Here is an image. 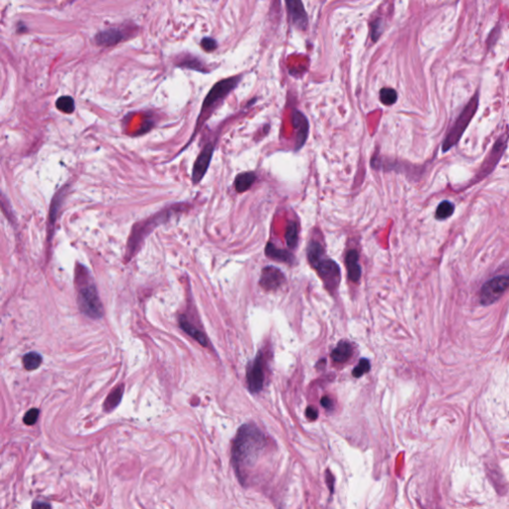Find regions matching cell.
Segmentation results:
<instances>
[{
  "label": "cell",
  "instance_id": "cell-1",
  "mask_svg": "<svg viewBox=\"0 0 509 509\" xmlns=\"http://www.w3.org/2000/svg\"><path fill=\"white\" fill-rule=\"evenodd\" d=\"M265 447L267 437L255 425H244L239 429L232 448V461L242 483H245L248 470L256 463Z\"/></svg>",
  "mask_w": 509,
  "mask_h": 509
},
{
  "label": "cell",
  "instance_id": "cell-2",
  "mask_svg": "<svg viewBox=\"0 0 509 509\" xmlns=\"http://www.w3.org/2000/svg\"><path fill=\"white\" fill-rule=\"evenodd\" d=\"M84 268L78 267L76 273L77 284L79 285L78 291V301L81 311L92 318H100L103 316V304L97 292V287L94 282L88 281L87 270L83 274Z\"/></svg>",
  "mask_w": 509,
  "mask_h": 509
},
{
  "label": "cell",
  "instance_id": "cell-3",
  "mask_svg": "<svg viewBox=\"0 0 509 509\" xmlns=\"http://www.w3.org/2000/svg\"><path fill=\"white\" fill-rule=\"evenodd\" d=\"M478 100H479L478 93H476L471 99V101L468 103V105H466V107L457 118L456 123L448 132L445 141L442 142V147H441L442 151H448L453 146H455L460 140L469 123H471L472 119L475 115V112L478 107Z\"/></svg>",
  "mask_w": 509,
  "mask_h": 509
},
{
  "label": "cell",
  "instance_id": "cell-4",
  "mask_svg": "<svg viewBox=\"0 0 509 509\" xmlns=\"http://www.w3.org/2000/svg\"><path fill=\"white\" fill-rule=\"evenodd\" d=\"M239 82H240L239 77H233V78L222 80L213 86L210 92L207 94L205 100L203 101V105L201 107V113L198 117L196 127H198V125H200V123L203 122L205 114L208 113L211 108L216 105L219 101L223 100L228 94H230L234 88H236L237 85L239 84Z\"/></svg>",
  "mask_w": 509,
  "mask_h": 509
},
{
  "label": "cell",
  "instance_id": "cell-5",
  "mask_svg": "<svg viewBox=\"0 0 509 509\" xmlns=\"http://www.w3.org/2000/svg\"><path fill=\"white\" fill-rule=\"evenodd\" d=\"M509 289L508 276L496 277L485 282L480 292V302L483 305H490L500 299Z\"/></svg>",
  "mask_w": 509,
  "mask_h": 509
},
{
  "label": "cell",
  "instance_id": "cell-6",
  "mask_svg": "<svg viewBox=\"0 0 509 509\" xmlns=\"http://www.w3.org/2000/svg\"><path fill=\"white\" fill-rule=\"evenodd\" d=\"M264 382V360L262 352H259L256 358L248 364L247 383L249 390L256 394L262 391Z\"/></svg>",
  "mask_w": 509,
  "mask_h": 509
},
{
  "label": "cell",
  "instance_id": "cell-7",
  "mask_svg": "<svg viewBox=\"0 0 509 509\" xmlns=\"http://www.w3.org/2000/svg\"><path fill=\"white\" fill-rule=\"evenodd\" d=\"M317 271L319 277L324 282L325 287L329 292H334L340 281V269L339 265L331 259L323 258L319 263L314 267Z\"/></svg>",
  "mask_w": 509,
  "mask_h": 509
},
{
  "label": "cell",
  "instance_id": "cell-8",
  "mask_svg": "<svg viewBox=\"0 0 509 509\" xmlns=\"http://www.w3.org/2000/svg\"><path fill=\"white\" fill-rule=\"evenodd\" d=\"M507 140H508V136L507 135H503L502 137H500L497 141L495 142L493 148H492V152L489 154L488 158L485 159L484 163L482 164L479 172L476 174V179L479 180L485 176L489 175L492 170L494 169V166L496 165V163L498 162L499 158H501V156L503 154V151L506 147V142H507Z\"/></svg>",
  "mask_w": 509,
  "mask_h": 509
},
{
  "label": "cell",
  "instance_id": "cell-9",
  "mask_svg": "<svg viewBox=\"0 0 509 509\" xmlns=\"http://www.w3.org/2000/svg\"><path fill=\"white\" fill-rule=\"evenodd\" d=\"M213 153H214V145L212 143H208L198 156L192 169V181L194 184L200 182L206 174L208 167L210 165Z\"/></svg>",
  "mask_w": 509,
  "mask_h": 509
},
{
  "label": "cell",
  "instance_id": "cell-10",
  "mask_svg": "<svg viewBox=\"0 0 509 509\" xmlns=\"http://www.w3.org/2000/svg\"><path fill=\"white\" fill-rule=\"evenodd\" d=\"M285 279L281 271L273 265L263 268L260 278V285L264 291H277L284 283Z\"/></svg>",
  "mask_w": 509,
  "mask_h": 509
},
{
  "label": "cell",
  "instance_id": "cell-11",
  "mask_svg": "<svg viewBox=\"0 0 509 509\" xmlns=\"http://www.w3.org/2000/svg\"><path fill=\"white\" fill-rule=\"evenodd\" d=\"M285 4L292 22L301 30L306 29L308 19L303 4L297 0H287Z\"/></svg>",
  "mask_w": 509,
  "mask_h": 509
},
{
  "label": "cell",
  "instance_id": "cell-12",
  "mask_svg": "<svg viewBox=\"0 0 509 509\" xmlns=\"http://www.w3.org/2000/svg\"><path fill=\"white\" fill-rule=\"evenodd\" d=\"M293 124L295 126V129L297 130L298 140L296 142V150H298L307 140L309 125L305 116L299 110H295V113L293 114Z\"/></svg>",
  "mask_w": 509,
  "mask_h": 509
},
{
  "label": "cell",
  "instance_id": "cell-13",
  "mask_svg": "<svg viewBox=\"0 0 509 509\" xmlns=\"http://www.w3.org/2000/svg\"><path fill=\"white\" fill-rule=\"evenodd\" d=\"M95 39L98 45L108 47L118 44L124 39V33L120 28H110L98 33Z\"/></svg>",
  "mask_w": 509,
  "mask_h": 509
},
{
  "label": "cell",
  "instance_id": "cell-14",
  "mask_svg": "<svg viewBox=\"0 0 509 509\" xmlns=\"http://www.w3.org/2000/svg\"><path fill=\"white\" fill-rule=\"evenodd\" d=\"M345 263L347 264L348 277L352 281L357 282L361 278V267L359 264V255L357 251L350 250L347 252L345 257Z\"/></svg>",
  "mask_w": 509,
  "mask_h": 509
},
{
  "label": "cell",
  "instance_id": "cell-15",
  "mask_svg": "<svg viewBox=\"0 0 509 509\" xmlns=\"http://www.w3.org/2000/svg\"><path fill=\"white\" fill-rule=\"evenodd\" d=\"M179 324H180V327L188 334L190 335L191 337H193L195 340H197L201 345L203 346H207L208 345V341H207V337L205 336V334H203L202 331H200L195 325H193L185 316H181L179 317Z\"/></svg>",
  "mask_w": 509,
  "mask_h": 509
},
{
  "label": "cell",
  "instance_id": "cell-16",
  "mask_svg": "<svg viewBox=\"0 0 509 509\" xmlns=\"http://www.w3.org/2000/svg\"><path fill=\"white\" fill-rule=\"evenodd\" d=\"M265 255L272 260H276L282 263H293L295 262V256L285 250L279 249L272 243H269L265 246Z\"/></svg>",
  "mask_w": 509,
  "mask_h": 509
},
{
  "label": "cell",
  "instance_id": "cell-17",
  "mask_svg": "<svg viewBox=\"0 0 509 509\" xmlns=\"http://www.w3.org/2000/svg\"><path fill=\"white\" fill-rule=\"evenodd\" d=\"M352 352L353 348L351 344L347 341L342 340L337 344V346L331 352V358L336 363H344L349 360V358L352 356Z\"/></svg>",
  "mask_w": 509,
  "mask_h": 509
},
{
  "label": "cell",
  "instance_id": "cell-18",
  "mask_svg": "<svg viewBox=\"0 0 509 509\" xmlns=\"http://www.w3.org/2000/svg\"><path fill=\"white\" fill-rule=\"evenodd\" d=\"M255 181H256V175L254 172L241 173L235 179V188L239 193L245 192L253 185Z\"/></svg>",
  "mask_w": 509,
  "mask_h": 509
},
{
  "label": "cell",
  "instance_id": "cell-19",
  "mask_svg": "<svg viewBox=\"0 0 509 509\" xmlns=\"http://www.w3.org/2000/svg\"><path fill=\"white\" fill-rule=\"evenodd\" d=\"M123 389H124L123 385H120V386L115 388L109 393V395L105 399V404H104V409H105L106 412L113 411L115 408H117L119 406V404L121 403L122 398H123Z\"/></svg>",
  "mask_w": 509,
  "mask_h": 509
},
{
  "label": "cell",
  "instance_id": "cell-20",
  "mask_svg": "<svg viewBox=\"0 0 509 509\" xmlns=\"http://www.w3.org/2000/svg\"><path fill=\"white\" fill-rule=\"evenodd\" d=\"M307 258L311 264L315 267L324 258V251L322 246L317 242H311L307 247Z\"/></svg>",
  "mask_w": 509,
  "mask_h": 509
},
{
  "label": "cell",
  "instance_id": "cell-21",
  "mask_svg": "<svg viewBox=\"0 0 509 509\" xmlns=\"http://www.w3.org/2000/svg\"><path fill=\"white\" fill-rule=\"evenodd\" d=\"M42 356L37 352H28L23 357V365L26 370L32 371L41 365Z\"/></svg>",
  "mask_w": 509,
  "mask_h": 509
},
{
  "label": "cell",
  "instance_id": "cell-22",
  "mask_svg": "<svg viewBox=\"0 0 509 509\" xmlns=\"http://www.w3.org/2000/svg\"><path fill=\"white\" fill-rule=\"evenodd\" d=\"M56 106L62 113L72 114L75 110V101L70 96H63L56 101Z\"/></svg>",
  "mask_w": 509,
  "mask_h": 509
},
{
  "label": "cell",
  "instance_id": "cell-23",
  "mask_svg": "<svg viewBox=\"0 0 509 509\" xmlns=\"http://www.w3.org/2000/svg\"><path fill=\"white\" fill-rule=\"evenodd\" d=\"M455 211V206L450 201H442L436 211V218L438 220H445L450 218Z\"/></svg>",
  "mask_w": 509,
  "mask_h": 509
},
{
  "label": "cell",
  "instance_id": "cell-24",
  "mask_svg": "<svg viewBox=\"0 0 509 509\" xmlns=\"http://www.w3.org/2000/svg\"><path fill=\"white\" fill-rule=\"evenodd\" d=\"M298 227L295 222H291L287 225L286 233H285V240L286 244L291 249H295L298 245Z\"/></svg>",
  "mask_w": 509,
  "mask_h": 509
},
{
  "label": "cell",
  "instance_id": "cell-25",
  "mask_svg": "<svg viewBox=\"0 0 509 509\" xmlns=\"http://www.w3.org/2000/svg\"><path fill=\"white\" fill-rule=\"evenodd\" d=\"M398 99L397 92L394 88H384L380 91V101L385 105H391L396 103Z\"/></svg>",
  "mask_w": 509,
  "mask_h": 509
},
{
  "label": "cell",
  "instance_id": "cell-26",
  "mask_svg": "<svg viewBox=\"0 0 509 509\" xmlns=\"http://www.w3.org/2000/svg\"><path fill=\"white\" fill-rule=\"evenodd\" d=\"M370 362H369L368 359L366 358H362L359 360V363L358 365L353 369L352 371V375L355 377V378H359L361 376H363L364 374L368 373L370 371Z\"/></svg>",
  "mask_w": 509,
  "mask_h": 509
},
{
  "label": "cell",
  "instance_id": "cell-27",
  "mask_svg": "<svg viewBox=\"0 0 509 509\" xmlns=\"http://www.w3.org/2000/svg\"><path fill=\"white\" fill-rule=\"evenodd\" d=\"M371 28H372V39H373V41H376L383 31V28H384L383 20L381 18L376 19L374 22H372Z\"/></svg>",
  "mask_w": 509,
  "mask_h": 509
},
{
  "label": "cell",
  "instance_id": "cell-28",
  "mask_svg": "<svg viewBox=\"0 0 509 509\" xmlns=\"http://www.w3.org/2000/svg\"><path fill=\"white\" fill-rule=\"evenodd\" d=\"M39 414H40V412H39V410H38V409H36V408H33V409L29 410V411L25 414V416H24V418H23V422H24V424H25V425H27V426H32V425H34L36 422H37V420H38Z\"/></svg>",
  "mask_w": 509,
  "mask_h": 509
},
{
  "label": "cell",
  "instance_id": "cell-29",
  "mask_svg": "<svg viewBox=\"0 0 509 509\" xmlns=\"http://www.w3.org/2000/svg\"><path fill=\"white\" fill-rule=\"evenodd\" d=\"M182 67H185V68H188V69H192V70L197 71H204V69L202 68V64L197 60V59H194V58H191L189 60H186L184 62L181 63Z\"/></svg>",
  "mask_w": 509,
  "mask_h": 509
},
{
  "label": "cell",
  "instance_id": "cell-30",
  "mask_svg": "<svg viewBox=\"0 0 509 509\" xmlns=\"http://www.w3.org/2000/svg\"><path fill=\"white\" fill-rule=\"evenodd\" d=\"M201 46L205 51L212 52L217 48V42L213 38H209V37L203 38V40L201 41Z\"/></svg>",
  "mask_w": 509,
  "mask_h": 509
},
{
  "label": "cell",
  "instance_id": "cell-31",
  "mask_svg": "<svg viewBox=\"0 0 509 509\" xmlns=\"http://www.w3.org/2000/svg\"><path fill=\"white\" fill-rule=\"evenodd\" d=\"M305 416L308 418V420L315 421L318 417V412L314 407H307L306 411H305Z\"/></svg>",
  "mask_w": 509,
  "mask_h": 509
},
{
  "label": "cell",
  "instance_id": "cell-32",
  "mask_svg": "<svg viewBox=\"0 0 509 509\" xmlns=\"http://www.w3.org/2000/svg\"><path fill=\"white\" fill-rule=\"evenodd\" d=\"M320 404H321V406H322L324 409H326V410H331V409L334 408V402H333V400H331L330 398L326 397V396H325V397H323V398L320 400Z\"/></svg>",
  "mask_w": 509,
  "mask_h": 509
},
{
  "label": "cell",
  "instance_id": "cell-33",
  "mask_svg": "<svg viewBox=\"0 0 509 509\" xmlns=\"http://www.w3.org/2000/svg\"><path fill=\"white\" fill-rule=\"evenodd\" d=\"M326 481H327V485L329 488V491L331 492H334V477L329 471L326 473Z\"/></svg>",
  "mask_w": 509,
  "mask_h": 509
},
{
  "label": "cell",
  "instance_id": "cell-34",
  "mask_svg": "<svg viewBox=\"0 0 509 509\" xmlns=\"http://www.w3.org/2000/svg\"><path fill=\"white\" fill-rule=\"evenodd\" d=\"M50 508V505L46 502H43V501H35L33 503V506H32V509H49Z\"/></svg>",
  "mask_w": 509,
  "mask_h": 509
}]
</instances>
